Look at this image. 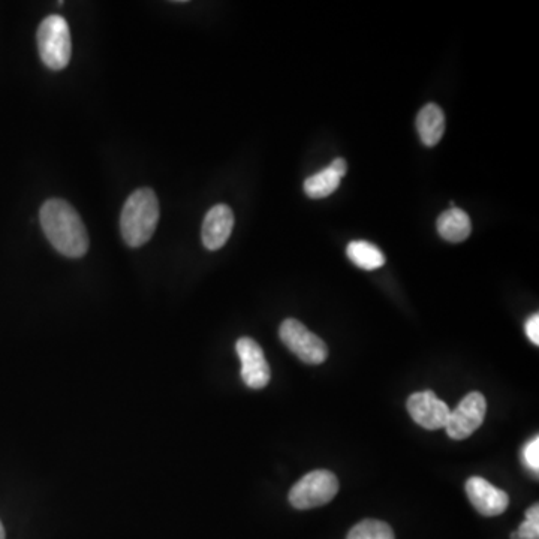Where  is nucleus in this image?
I'll use <instances>...</instances> for the list:
<instances>
[{
  "label": "nucleus",
  "mask_w": 539,
  "mask_h": 539,
  "mask_svg": "<svg viewBox=\"0 0 539 539\" xmlns=\"http://www.w3.org/2000/svg\"><path fill=\"white\" fill-rule=\"evenodd\" d=\"M0 539H5V529H3L2 522H0Z\"/></svg>",
  "instance_id": "nucleus-19"
},
{
  "label": "nucleus",
  "mask_w": 539,
  "mask_h": 539,
  "mask_svg": "<svg viewBox=\"0 0 539 539\" xmlns=\"http://www.w3.org/2000/svg\"><path fill=\"white\" fill-rule=\"evenodd\" d=\"M439 236L451 243H462L471 236L472 224L468 213L453 207L442 213L436 222Z\"/></svg>",
  "instance_id": "nucleus-12"
},
{
  "label": "nucleus",
  "mask_w": 539,
  "mask_h": 539,
  "mask_svg": "<svg viewBox=\"0 0 539 539\" xmlns=\"http://www.w3.org/2000/svg\"><path fill=\"white\" fill-rule=\"evenodd\" d=\"M417 131L424 146L433 147L442 140L445 132V114L436 104H427L417 116Z\"/></svg>",
  "instance_id": "nucleus-11"
},
{
  "label": "nucleus",
  "mask_w": 539,
  "mask_h": 539,
  "mask_svg": "<svg viewBox=\"0 0 539 539\" xmlns=\"http://www.w3.org/2000/svg\"><path fill=\"white\" fill-rule=\"evenodd\" d=\"M342 179V174L337 173L333 165H330L319 173L313 174L304 182V192L312 200H321V198L333 194L339 188Z\"/></svg>",
  "instance_id": "nucleus-14"
},
{
  "label": "nucleus",
  "mask_w": 539,
  "mask_h": 539,
  "mask_svg": "<svg viewBox=\"0 0 539 539\" xmlns=\"http://www.w3.org/2000/svg\"><path fill=\"white\" fill-rule=\"evenodd\" d=\"M406 406L412 420L427 430L445 429L451 412L447 403L430 390L412 394Z\"/></svg>",
  "instance_id": "nucleus-8"
},
{
  "label": "nucleus",
  "mask_w": 539,
  "mask_h": 539,
  "mask_svg": "<svg viewBox=\"0 0 539 539\" xmlns=\"http://www.w3.org/2000/svg\"><path fill=\"white\" fill-rule=\"evenodd\" d=\"M526 334L534 345H539V315L535 313L528 319L525 325Z\"/></svg>",
  "instance_id": "nucleus-18"
},
{
  "label": "nucleus",
  "mask_w": 539,
  "mask_h": 539,
  "mask_svg": "<svg viewBox=\"0 0 539 539\" xmlns=\"http://www.w3.org/2000/svg\"><path fill=\"white\" fill-rule=\"evenodd\" d=\"M466 495L481 516H501L510 505V498L504 490L498 489L481 477L469 478L466 483Z\"/></svg>",
  "instance_id": "nucleus-9"
},
{
  "label": "nucleus",
  "mask_w": 539,
  "mask_h": 539,
  "mask_svg": "<svg viewBox=\"0 0 539 539\" xmlns=\"http://www.w3.org/2000/svg\"><path fill=\"white\" fill-rule=\"evenodd\" d=\"M486 397L478 391L469 393L454 411L450 412L445 430L454 441H463L474 435L486 420Z\"/></svg>",
  "instance_id": "nucleus-6"
},
{
  "label": "nucleus",
  "mask_w": 539,
  "mask_h": 539,
  "mask_svg": "<svg viewBox=\"0 0 539 539\" xmlns=\"http://www.w3.org/2000/svg\"><path fill=\"white\" fill-rule=\"evenodd\" d=\"M42 230L59 254L81 258L89 251V236L74 207L59 198L45 201L39 213Z\"/></svg>",
  "instance_id": "nucleus-1"
},
{
  "label": "nucleus",
  "mask_w": 539,
  "mask_h": 539,
  "mask_svg": "<svg viewBox=\"0 0 539 539\" xmlns=\"http://www.w3.org/2000/svg\"><path fill=\"white\" fill-rule=\"evenodd\" d=\"M346 539H396L393 529L379 520H363L349 531Z\"/></svg>",
  "instance_id": "nucleus-15"
},
{
  "label": "nucleus",
  "mask_w": 539,
  "mask_h": 539,
  "mask_svg": "<svg viewBox=\"0 0 539 539\" xmlns=\"http://www.w3.org/2000/svg\"><path fill=\"white\" fill-rule=\"evenodd\" d=\"M237 354L242 360L243 382L252 390L266 388L270 382V366L263 348L251 337L237 340Z\"/></svg>",
  "instance_id": "nucleus-7"
},
{
  "label": "nucleus",
  "mask_w": 539,
  "mask_h": 539,
  "mask_svg": "<svg viewBox=\"0 0 539 539\" xmlns=\"http://www.w3.org/2000/svg\"><path fill=\"white\" fill-rule=\"evenodd\" d=\"M517 537L519 539H539V505L535 504L534 507L529 508L526 511L525 522L520 525Z\"/></svg>",
  "instance_id": "nucleus-16"
},
{
  "label": "nucleus",
  "mask_w": 539,
  "mask_h": 539,
  "mask_svg": "<svg viewBox=\"0 0 539 539\" xmlns=\"http://www.w3.org/2000/svg\"><path fill=\"white\" fill-rule=\"evenodd\" d=\"M346 255L361 270H378L385 264V255L382 254L381 249L364 240L349 243Z\"/></svg>",
  "instance_id": "nucleus-13"
},
{
  "label": "nucleus",
  "mask_w": 539,
  "mask_h": 539,
  "mask_svg": "<svg viewBox=\"0 0 539 539\" xmlns=\"http://www.w3.org/2000/svg\"><path fill=\"white\" fill-rule=\"evenodd\" d=\"M280 340L283 345L306 364H322L328 357L327 345L321 337L307 330L297 319H285L280 325Z\"/></svg>",
  "instance_id": "nucleus-5"
},
{
  "label": "nucleus",
  "mask_w": 539,
  "mask_h": 539,
  "mask_svg": "<svg viewBox=\"0 0 539 539\" xmlns=\"http://www.w3.org/2000/svg\"><path fill=\"white\" fill-rule=\"evenodd\" d=\"M234 228V213L225 204L212 207L204 218L203 237L204 246L209 251H218L230 239Z\"/></svg>",
  "instance_id": "nucleus-10"
},
{
  "label": "nucleus",
  "mask_w": 539,
  "mask_h": 539,
  "mask_svg": "<svg viewBox=\"0 0 539 539\" xmlns=\"http://www.w3.org/2000/svg\"><path fill=\"white\" fill-rule=\"evenodd\" d=\"M339 492V481L330 471H313L304 475L289 492V502L297 510L322 507Z\"/></svg>",
  "instance_id": "nucleus-4"
},
{
  "label": "nucleus",
  "mask_w": 539,
  "mask_h": 539,
  "mask_svg": "<svg viewBox=\"0 0 539 539\" xmlns=\"http://www.w3.org/2000/svg\"><path fill=\"white\" fill-rule=\"evenodd\" d=\"M159 201L149 188L138 189L126 201L120 216V230L126 245L140 248L146 245L159 224Z\"/></svg>",
  "instance_id": "nucleus-2"
},
{
  "label": "nucleus",
  "mask_w": 539,
  "mask_h": 539,
  "mask_svg": "<svg viewBox=\"0 0 539 539\" xmlns=\"http://www.w3.org/2000/svg\"><path fill=\"white\" fill-rule=\"evenodd\" d=\"M38 50L42 62L53 71L66 68L72 54L71 32L60 15H50L39 24Z\"/></svg>",
  "instance_id": "nucleus-3"
},
{
  "label": "nucleus",
  "mask_w": 539,
  "mask_h": 539,
  "mask_svg": "<svg viewBox=\"0 0 539 539\" xmlns=\"http://www.w3.org/2000/svg\"><path fill=\"white\" fill-rule=\"evenodd\" d=\"M523 460H525L526 466L532 471H539V438L532 439L523 448Z\"/></svg>",
  "instance_id": "nucleus-17"
}]
</instances>
